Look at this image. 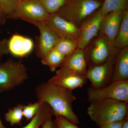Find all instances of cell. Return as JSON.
<instances>
[{
  "label": "cell",
  "instance_id": "obj_1",
  "mask_svg": "<svg viewBox=\"0 0 128 128\" xmlns=\"http://www.w3.org/2000/svg\"><path fill=\"white\" fill-rule=\"evenodd\" d=\"M35 93L40 103H46L50 106L54 116L64 117L76 124L79 123V118L72 108L76 98L72 91L47 82L37 86Z\"/></svg>",
  "mask_w": 128,
  "mask_h": 128
},
{
  "label": "cell",
  "instance_id": "obj_2",
  "mask_svg": "<svg viewBox=\"0 0 128 128\" xmlns=\"http://www.w3.org/2000/svg\"><path fill=\"white\" fill-rule=\"evenodd\" d=\"M87 113L99 127L128 118V103L111 99L90 102Z\"/></svg>",
  "mask_w": 128,
  "mask_h": 128
},
{
  "label": "cell",
  "instance_id": "obj_3",
  "mask_svg": "<svg viewBox=\"0 0 128 128\" xmlns=\"http://www.w3.org/2000/svg\"><path fill=\"white\" fill-rule=\"evenodd\" d=\"M102 0H66L57 12L80 27L82 22L100 9Z\"/></svg>",
  "mask_w": 128,
  "mask_h": 128
},
{
  "label": "cell",
  "instance_id": "obj_4",
  "mask_svg": "<svg viewBox=\"0 0 128 128\" xmlns=\"http://www.w3.org/2000/svg\"><path fill=\"white\" fill-rule=\"evenodd\" d=\"M28 78L26 68L20 61L9 59L0 63V90L4 92L14 89Z\"/></svg>",
  "mask_w": 128,
  "mask_h": 128
},
{
  "label": "cell",
  "instance_id": "obj_5",
  "mask_svg": "<svg viewBox=\"0 0 128 128\" xmlns=\"http://www.w3.org/2000/svg\"><path fill=\"white\" fill-rule=\"evenodd\" d=\"M89 102L111 99L128 103V80L113 81L109 84L101 88L87 89Z\"/></svg>",
  "mask_w": 128,
  "mask_h": 128
},
{
  "label": "cell",
  "instance_id": "obj_6",
  "mask_svg": "<svg viewBox=\"0 0 128 128\" xmlns=\"http://www.w3.org/2000/svg\"><path fill=\"white\" fill-rule=\"evenodd\" d=\"M49 15L39 0H19L11 19L44 22Z\"/></svg>",
  "mask_w": 128,
  "mask_h": 128
},
{
  "label": "cell",
  "instance_id": "obj_7",
  "mask_svg": "<svg viewBox=\"0 0 128 128\" xmlns=\"http://www.w3.org/2000/svg\"><path fill=\"white\" fill-rule=\"evenodd\" d=\"M39 30V36L36 37L35 53L37 57L42 59L53 48L60 38L55 31L45 22L30 21Z\"/></svg>",
  "mask_w": 128,
  "mask_h": 128
},
{
  "label": "cell",
  "instance_id": "obj_8",
  "mask_svg": "<svg viewBox=\"0 0 128 128\" xmlns=\"http://www.w3.org/2000/svg\"><path fill=\"white\" fill-rule=\"evenodd\" d=\"M116 56H111L102 64L88 67L86 76L91 82L90 87L101 88L112 82Z\"/></svg>",
  "mask_w": 128,
  "mask_h": 128
},
{
  "label": "cell",
  "instance_id": "obj_9",
  "mask_svg": "<svg viewBox=\"0 0 128 128\" xmlns=\"http://www.w3.org/2000/svg\"><path fill=\"white\" fill-rule=\"evenodd\" d=\"M86 52L88 67L102 64L119 52L113 48L107 38L101 34L93 42L92 48Z\"/></svg>",
  "mask_w": 128,
  "mask_h": 128
},
{
  "label": "cell",
  "instance_id": "obj_10",
  "mask_svg": "<svg viewBox=\"0 0 128 128\" xmlns=\"http://www.w3.org/2000/svg\"><path fill=\"white\" fill-rule=\"evenodd\" d=\"M105 16L98 9L82 22L80 27V34L77 41V48L85 50L92 39L97 36Z\"/></svg>",
  "mask_w": 128,
  "mask_h": 128
},
{
  "label": "cell",
  "instance_id": "obj_11",
  "mask_svg": "<svg viewBox=\"0 0 128 128\" xmlns=\"http://www.w3.org/2000/svg\"><path fill=\"white\" fill-rule=\"evenodd\" d=\"M87 80L85 76L70 70L60 68L47 82L72 91L84 86Z\"/></svg>",
  "mask_w": 128,
  "mask_h": 128
},
{
  "label": "cell",
  "instance_id": "obj_12",
  "mask_svg": "<svg viewBox=\"0 0 128 128\" xmlns=\"http://www.w3.org/2000/svg\"><path fill=\"white\" fill-rule=\"evenodd\" d=\"M44 22L61 38H70L77 41L80 37V27L57 13L49 14Z\"/></svg>",
  "mask_w": 128,
  "mask_h": 128
},
{
  "label": "cell",
  "instance_id": "obj_13",
  "mask_svg": "<svg viewBox=\"0 0 128 128\" xmlns=\"http://www.w3.org/2000/svg\"><path fill=\"white\" fill-rule=\"evenodd\" d=\"M124 10L112 12L105 16L100 28V34L107 38L113 48L118 52L120 51L114 48V42L120 28Z\"/></svg>",
  "mask_w": 128,
  "mask_h": 128
},
{
  "label": "cell",
  "instance_id": "obj_14",
  "mask_svg": "<svg viewBox=\"0 0 128 128\" xmlns=\"http://www.w3.org/2000/svg\"><path fill=\"white\" fill-rule=\"evenodd\" d=\"M34 48L32 40L21 34H15L8 39L9 53L15 57H26L32 52Z\"/></svg>",
  "mask_w": 128,
  "mask_h": 128
},
{
  "label": "cell",
  "instance_id": "obj_15",
  "mask_svg": "<svg viewBox=\"0 0 128 128\" xmlns=\"http://www.w3.org/2000/svg\"><path fill=\"white\" fill-rule=\"evenodd\" d=\"M60 68L70 70L86 76L88 65L85 50L76 48L71 54L66 57Z\"/></svg>",
  "mask_w": 128,
  "mask_h": 128
},
{
  "label": "cell",
  "instance_id": "obj_16",
  "mask_svg": "<svg viewBox=\"0 0 128 128\" xmlns=\"http://www.w3.org/2000/svg\"><path fill=\"white\" fill-rule=\"evenodd\" d=\"M128 80V47L121 50L116 56L113 82Z\"/></svg>",
  "mask_w": 128,
  "mask_h": 128
},
{
  "label": "cell",
  "instance_id": "obj_17",
  "mask_svg": "<svg viewBox=\"0 0 128 128\" xmlns=\"http://www.w3.org/2000/svg\"><path fill=\"white\" fill-rule=\"evenodd\" d=\"M54 116L52 108L46 103L41 104L36 115L26 125L22 128H41L44 122Z\"/></svg>",
  "mask_w": 128,
  "mask_h": 128
},
{
  "label": "cell",
  "instance_id": "obj_18",
  "mask_svg": "<svg viewBox=\"0 0 128 128\" xmlns=\"http://www.w3.org/2000/svg\"><path fill=\"white\" fill-rule=\"evenodd\" d=\"M115 48L120 51L128 46V10L124 11L120 28L114 42Z\"/></svg>",
  "mask_w": 128,
  "mask_h": 128
},
{
  "label": "cell",
  "instance_id": "obj_19",
  "mask_svg": "<svg viewBox=\"0 0 128 128\" xmlns=\"http://www.w3.org/2000/svg\"><path fill=\"white\" fill-rule=\"evenodd\" d=\"M65 58V56L54 48L41 59V62L54 72L62 65Z\"/></svg>",
  "mask_w": 128,
  "mask_h": 128
},
{
  "label": "cell",
  "instance_id": "obj_20",
  "mask_svg": "<svg viewBox=\"0 0 128 128\" xmlns=\"http://www.w3.org/2000/svg\"><path fill=\"white\" fill-rule=\"evenodd\" d=\"M128 9V0H104L100 9L104 16L110 12Z\"/></svg>",
  "mask_w": 128,
  "mask_h": 128
},
{
  "label": "cell",
  "instance_id": "obj_21",
  "mask_svg": "<svg viewBox=\"0 0 128 128\" xmlns=\"http://www.w3.org/2000/svg\"><path fill=\"white\" fill-rule=\"evenodd\" d=\"M24 105L18 104L8 110L4 115L6 121L13 126L20 124L24 117L23 109Z\"/></svg>",
  "mask_w": 128,
  "mask_h": 128
},
{
  "label": "cell",
  "instance_id": "obj_22",
  "mask_svg": "<svg viewBox=\"0 0 128 128\" xmlns=\"http://www.w3.org/2000/svg\"><path fill=\"white\" fill-rule=\"evenodd\" d=\"M77 48V41L70 38H60L54 48L66 57L73 53Z\"/></svg>",
  "mask_w": 128,
  "mask_h": 128
},
{
  "label": "cell",
  "instance_id": "obj_23",
  "mask_svg": "<svg viewBox=\"0 0 128 128\" xmlns=\"http://www.w3.org/2000/svg\"><path fill=\"white\" fill-rule=\"evenodd\" d=\"M49 14L57 13L66 0H39Z\"/></svg>",
  "mask_w": 128,
  "mask_h": 128
},
{
  "label": "cell",
  "instance_id": "obj_24",
  "mask_svg": "<svg viewBox=\"0 0 128 128\" xmlns=\"http://www.w3.org/2000/svg\"><path fill=\"white\" fill-rule=\"evenodd\" d=\"M19 0H0V8L8 19H11Z\"/></svg>",
  "mask_w": 128,
  "mask_h": 128
},
{
  "label": "cell",
  "instance_id": "obj_25",
  "mask_svg": "<svg viewBox=\"0 0 128 128\" xmlns=\"http://www.w3.org/2000/svg\"><path fill=\"white\" fill-rule=\"evenodd\" d=\"M41 104L38 101L34 103H30L24 106L23 115L27 121H30L36 115L39 110Z\"/></svg>",
  "mask_w": 128,
  "mask_h": 128
},
{
  "label": "cell",
  "instance_id": "obj_26",
  "mask_svg": "<svg viewBox=\"0 0 128 128\" xmlns=\"http://www.w3.org/2000/svg\"><path fill=\"white\" fill-rule=\"evenodd\" d=\"M54 121L57 128H80L63 117L56 116Z\"/></svg>",
  "mask_w": 128,
  "mask_h": 128
},
{
  "label": "cell",
  "instance_id": "obj_27",
  "mask_svg": "<svg viewBox=\"0 0 128 128\" xmlns=\"http://www.w3.org/2000/svg\"><path fill=\"white\" fill-rule=\"evenodd\" d=\"M8 41V39L6 38L0 40V61L4 56L9 53Z\"/></svg>",
  "mask_w": 128,
  "mask_h": 128
},
{
  "label": "cell",
  "instance_id": "obj_28",
  "mask_svg": "<svg viewBox=\"0 0 128 128\" xmlns=\"http://www.w3.org/2000/svg\"><path fill=\"white\" fill-rule=\"evenodd\" d=\"M124 120L107 124L99 127L100 128H122Z\"/></svg>",
  "mask_w": 128,
  "mask_h": 128
},
{
  "label": "cell",
  "instance_id": "obj_29",
  "mask_svg": "<svg viewBox=\"0 0 128 128\" xmlns=\"http://www.w3.org/2000/svg\"><path fill=\"white\" fill-rule=\"evenodd\" d=\"M41 128H57V127L54 121L50 118L44 122Z\"/></svg>",
  "mask_w": 128,
  "mask_h": 128
},
{
  "label": "cell",
  "instance_id": "obj_30",
  "mask_svg": "<svg viewBox=\"0 0 128 128\" xmlns=\"http://www.w3.org/2000/svg\"><path fill=\"white\" fill-rule=\"evenodd\" d=\"M7 19V17L0 8V25H5Z\"/></svg>",
  "mask_w": 128,
  "mask_h": 128
},
{
  "label": "cell",
  "instance_id": "obj_31",
  "mask_svg": "<svg viewBox=\"0 0 128 128\" xmlns=\"http://www.w3.org/2000/svg\"><path fill=\"white\" fill-rule=\"evenodd\" d=\"M122 128H128V118L124 120Z\"/></svg>",
  "mask_w": 128,
  "mask_h": 128
},
{
  "label": "cell",
  "instance_id": "obj_32",
  "mask_svg": "<svg viewBox=\"0 0 128 128\" xmlns=\"http://www.w3.org/2000/svg\"><path fill=\"white\" fill-rule=\"evenodd\" d=\"M3 92H4L2 91V90H0V94L2 93ZM0 128H6L4 126V125L3 124V123H2V120H1L0 118Z\"/></svg>",
  "mask_w": 128,
  "mask_h": 128
},
{
  "label": "cell",
  "instance_id": "obj_33",
  "mask_svg": "<svg viewBox=\"0 0 128 128\" xmlns=\"http://www.w3.org/2000/svg\"><path fill=\"white\" fill-rule=\"evenodd\" d=\"M0 33H1V29H0Z\"/></svg>",
  "mask_w": 128,
  "mask_h": 128
}]
</instances>
